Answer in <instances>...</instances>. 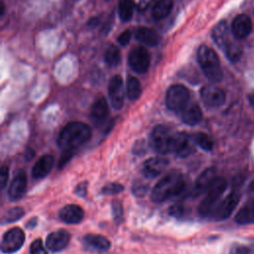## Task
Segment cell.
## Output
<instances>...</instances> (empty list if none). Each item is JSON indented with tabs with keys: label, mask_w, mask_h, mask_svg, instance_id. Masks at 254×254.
<instances>
[{
	"label": "cell",
	"mask_w": 254,
	"mask_h": 254,
	"mask_svg": "<svg viewBox=\"0 0 254 254\" xmlns=\"http://www.w3.org/2000/svg\"><path fill=\"white\" fill-rule=\"evenodd\" d=\"M25 214V211L22 207L20 206H16V207H12L10 208L4 215L3 219H4V222H14L16 220H19L23 215Z\"/></svg>",
	"instance_id": "32"
},
{
	"label": "cell",
	"mask_w": 254,
	"mask_h": 254,
	"mask_svg": "<svg viewBox=\"0 0 254 254\" xmlns=\"http://www.w3.org/2000/svg\"><path fill=\"white\" fill-rule=\"evenodd\" d=\"M27 190V177L26 174L21 171L11 182L8 188V196L11 200H19L21 199Z\"/></svg>",
	"instance_id": "16"
},
{
	"label": "cell",
	"mask_w": 254,
	"mask_h": 254,
	"mask_svg": "<svg viewBox=\"0 0 254 254\" xmlns=\"http://www.w3.org/2000/svg\"><path fill=\"white\" fill-rule=\"evenodd\" d=\"M108 95L111 105L114 109L119 110L124 103V84L120 75H114L110 78L108 83Z\"/></svg>",
	"instance_id": "11"
},
{
	"label": "cell",
	"mask_w": 254,
	"mask_h": 254,
	"mask_svg": "<svg viewBox=\"0 0 254 254\" xmlns=\"http://www.w3.org/2000/svg\"><path fill=\"white\" fill-rule=\"evenodd\" d=\"M135 38L138 42L149 47H155L159 45L161 41V36L154 29L148 27L137 28L135 31Z\"/></svg>",
	"instance_id": "23"
},
{
	"label": "cell",
	"mask_w": 254,
	"mask_h": 254,
	"mask_svg": "<svg viewBox=\"0 0 254 254\" xmlns=\"http://www.w3.org/2000/svg\"><path fill=\"white\" fill-rule=\"evenodd\" d=\"M249 101H250V103H251L252 105H254V95H251V96L249 97Z\"/></svg>",
	"instance_id": "46"
},
{
	"label": "cell",
	"mask_w": 254,
	"mask_h": 254,
	"mask_svg": "<svg viewBox=\"0 0 254 254\" xmlns=\"http://www.w3.org/2000/svg\"><path fill=\"white\" fill-rule=\"evenodd\" d=\"M128 64L130 67L138 72L144 73L150 66V54L143 46H138L131 50L128 56Z\"/></svg>",
	"instance_id": "8"
},
{
	"label": "cell",
	"mask_w": 254,
	"mask_h": 254,
	"mask_svg": "<svg viewBox=\"0 0 254 254\" xmlns=\"http://www.w3.org/2000/svg\"><path fill=\"white\" fill-rule=\"evenodd\" d=\"M4 10H5V6H4V3L3 2H1V15H3V13H4Z\"/></svg>",
	"instance_id": "45"
},
{
	"label": "cell",
	"mask_w": 254,
	"mask_h": 254,
	"mask_svg": "<svg viewBox=\"0 0 254 254\" xmlns=\"http://www.w3.org/2000/svg\"><path fill=\"white\" fill-rule=\"evenodd\" d=\"M8 178H9V169L6 166H3L1 168V172H0V184H1V189H4L7 185L8 182Z\"/></svg>",
	"instance_id": "41"
},
{
	"label": "cell",
	"mask_w": 254,
	"mask_h": 254,
	"mask_svg": "<svg viewBox=\"0 0 254 254\" xmlns=\"http://www.w3.org/2000/svg\"><path fill=\"white\" fill-rule=\"evenodd\" d=\"M148 191V185L142 181H135L132 185V192L137 197L144 196Z\"/></svg>",
	"instance_id": "35"
},
{
	"label": "cell",
	"mask_w": 254,
	"mask_h": 254,
	"mask_svg": "<svg viewBox=\"0 0 254 254\" xmlns=\"http://www.w3.org/2000/svg\"><path fill=\"white\" fill-rule=\"evenodd\" d=\"M216 179V171L214 168H207L205 169L196 179L193 192L195 195H199L200 193L206 191L213 181Z\"/></svg>",
	"instance_id": "21"
},
{
	"label": "cell",
	"mask_w": 254,
	"mask_h": 254,
	"mask_svg": "<svg viewBox=\"0 0 254 254\" xmlns=\"http://www.w3.org/2000/svg\"><path fill=\"white\" fill-rule=\"evenodd\" d=\"M26 155H27V158H28V159H31V158L34 157V152H33L32 150H28V152L26 153Z\"/></svg>",
	"instance_id": "44"
},
{
	"label": "cell",
	"mask_w": 254,
	"mask_h": 254,
	"mask_svg": "<svg viewBox=\"0 0 254 254\" xmlns=\"http://www.w3.org/2000/svg\"><path fill=\"white\" fill-rule=\"evenodd\" d=\"M227 188V181L224 178L216 177L209 189L206 190L205 197L201 200L198 206V213L201 216H208L217 201Z\"/></svg>",
	"instance_id": "4"
},
{
	"label": "cell",
	"mask_w": 254,
	"mask_h": 254,
	"mask_svg": "<svg viewBox=\"0 0 254 254\" xmlns=\"http://www.w3.org/2000/svg\"><path fill=\"white\" fill-rule=\"evenodd\" d=\"M134 13V3L132 0H119L118 2V15L121 21H129Z\"/></svg>",
	"instance_id": "28"
},
{
	"label": "cell",
	"mask_w": 254,
	"mask_h": 254,
	"mask_svg": "<svg viewBox=\"0 0 254 254\" xmlns=\"http://www.w3.org/2000/svg\"><path fill=\"white\" fill-rule=\"evenodd\" d=\"M229 254H254V244L235 243L230 248Z\"/></svg>",
	"instance_id": "33"
},
{
	"label": "cell",
	"mask_w": 254,
	"mask_h": 254,
	"mask_svg": "<svg viewBox=\"0 0 254 254\" xmlns=\"http://www.w3.org/2000/svg\"><path fill=\"white\" fill-rule=\"evenodd\" d=\"M70 239V234L68 231L60 229L51 232L46 239V246L49 250L53 252L61 251L66 247Z\"/></svg>",
	"instance_id": "14"
},
{
	"label": "cell",
	"mask_w": 254,
	"mask_h": 254,
	"mask_svg": "<svg viewBox=\"0 0 254 254\" xmlns=\"http://www.w3.org/2000/svg\"><path fill=\"white\" fill-rule=\"evenodd\" d=\"M112 215H113V218L114 220L117 222V223H120L121 220L123 219V206H122V203L118 200H114L112 202Z\"/></svg>",
	"instance_id": "36"
},
{
	"label": "cell",
	"mask_w": 254,
	"mask_h": 254,
	"mask_svg": "<svg viewBox=\"0 0 254 254\" xmlns=\"http://www.w3.org/2000/svg\"><path fill=\"white\" fill-rule=\"evenodd\" d=\"M30 254H48L41 239H36L30 246Z\"/></svg>",
	"instance_id": "38"
},
{
	"label": "cell",
	"mask_w": 254,
	"mask_h": 254,
	"mask_svg": "<svg viewBox=\"0 0 254 254\" xmlns=\"http://www.w3.org/2000/svg\"><path fill=\"white\" fill-rule=\"evenodd\" d=\"M198 64L204 75L212 82H219L223 78V72L216 53L209 47L201 45L196 53Z\"/></svg>",
	"instance_id": "3"
},
{
	"label": "cell",
	"mask_w": 254,
	"mask_h": 254,
	"mask_svg": "<svg viewBox=\"0 0 254 254\" xmlns=\"http://www.w3.org/2000/svg\"><path fill=\"white\" fill-rule=\"evenodd\" d=\"M190 91L183 84H174L166 93V105L175 112H181L188 105Z\"/></svg>",
	"instance_id": "6"
},
{
	"label": "cell",
	"mask_w": 254,
	"mask_h": 254,
	"mask_svg": "<svg viewBox=\"0 0 254 254\" xmlns=\"http://www.w3.org/2000/svg\"><path fill=\"white\" fill-rule=\"evenodd\" d=\"M173 138L174 134L168 127L164 125H158L151 132L150 146L158 153H170L172 152Z\"/></svg>",
	"instance_id": "5"
},
{
	"label": "cell",
	"mask_w": 254,
	"mask_h": 254,
	"mask_svg": "<svg viewBox=\"0 0 254 254\" xmlns=\"http://www.w3.org/2000/svg\"><path fill=\"white\" fill-rule=\"evenodd\" d=\"M174 6V0H159L152 9V16L156 20L167 17Z\"/></svg>",
	"instance_id": "26"
},
{
	"label": "cell",
	"mask_w": 254,
	"mask_h": 254,
	"mask_svg": "<svg viewBox=\"0 0 254 254\" xmlns=\"http://www.w3.org/2000/svg\"><path fill=\"white\" fill-rule=\"evenodd\" d=\"M75 150L76 149H67V150H64V153L59 161V164H58V167L59 169H62L64 168L69 161L70 159L73 157L74 153H75Z\"/></svg>",
	"instance_id": "37"
},
{
	"label": "cell",
	"mask_w": 254,
	"mask_h": 254,
	"mask_svg": "<svg viewBox=\"0 0 254 254\" xmlns=\"http://www.w3.org/2000/svg\"><path fill=\"white\" fill-rule=\"evenodd\" d=\"M169 162L163 157H153L146 160L142 167V174L147 179H154L161 175Z\"/></svg>",
	"instance_id": "13"
},
{
	"label": "cell",
	"mask_w": 254,
	"mask_h": 254,
	"mask_svg": "<svg viewBox=\"0 0 254 254\" xmlns=\"http://www.w3.org/2000/svg\"><path fill=\"white\" fill-rule=\"evenodd\" d=\"M252 31V23L246 14L237 15L231 24V32L236 39L247 38Z\"/></svg>",
	"instance_id": "15"
},
{
	"label": "cell",
	"mask_w": 254,
	"mask_h": 254,
	"mask_svg": "<svg viewBox=\"0 0 254 254\" xmlns=\"http://www.w3.org/2000/svg\"><path fill=\"white\" fill-rule=\"evenodd\" d=\"M130 39H131V32L129 30H125L119 35V37L117 38V41L121 46H126L129 44Z\"/></svg>",
	"instance_id": "40"
},
{
	"label": "cell",
	"mask_w": 254,
	"mask_h": 254,
	"mask_svg": "<svg viewBox=\"0 0 254 254\" xmlns=\"http://www.w3.org/2000/svg\"><path fill=\"white\" fill-rule=\"evenodd\" d=\"M192 142V138L189 134L185 132H178L174 134L172 152L178 157L186 158L193 152Z\"/></svg>",
	"instance_id": "12"
},
{
	"label": "cell",
	"mask_w": 254,
	"mask_h": 254,
	"mask_svg": "<svg viewBox=\"0 0 254 254\" xmlns=\"http://www.w3.org/2000/svg\"><path fill=\"white\" fill-rule=\"evenodd\" d=\"M82 241L86 249L98 253L108 251L111 246L110 241L99 234H87L83 237Z\"/></svg>",
	"instance_id": "17"
},
{
	"label": "cell",
	"mask_w": 254,
	"mask_h": 254,
	"mask_svg": "<svg viewBox=\"0 0 254 254\" xmlns=\"http://www.w3.org/2000/svg\"><path fill=\"white\" fill-rule=\"evenodd\" d=\"M91 137V130L88 125L82 122L73 121L67 123L61 131L58 138V145L63 150L76 149L87 142Z\"/></svg>",
	"instance_id": "1"
},
{
	"label": "cell",
	"mask_w": 254,
	"mask_h": 254,
	"mask_svg": "<svg viewBox=\"0 0 254 254\" xmlns=\"http://www.w3.org/2000/svg\"><path fill=\"white\" fill-rule=\"evenodd\" d=\"M54 157L52 155L42 156L34 165L32 169V176L34 179H43L48 176L54 167Z\"/></svg>",
	"instance_id": "22"
},
{
	"label": "cell",
	"mask_w": 254,
	"mask_h": 254,
	"mask_svg": "<svg viewBox=\"0 0 254 254\" xmlns=\"http://www.w3.org/2000/svg\"><path fill=\"white\" fill-rule=\"evenodd\" d=\"M37 225V217H33L32 219H30V221L27 223V227L28 228H34Z\"/></svg>",
	"instance_id": "43"
},
{
	"label": "cell",
	"mask_w": 254,
	"mask_h": 254,
	"mask_svg": "<svg viewBox=\"0 0 254 254\" xmlns=\"http://www.w3.org/2000/svg\"><path fill=\"white\" fill-rule=\"evenodd\" d=\"M185 207L182 204H174L169 209V213L175 217H182L185 215Z\"/></svg>",
	"instance_id": "39"
},
{
	"label": "cell",
	"mask_w": 254,
	"mask_h": 254,
	"mask_svg": "<svg viewBox=\"0 0 254 254\" xmlns=\"http://www.w3.org/2000/svg\"><path fill=\"white\" fill-rule=\"evenodd\" d=\"M105 62L109 66H117L121 61V54L116 46H110L104 56Z\"/></svg>",
	"instance_id": "30"
},
{
	"label": "cell",
	"mask_w": 254,
	"mask_h": 254,
	"mask_svg": "<svg viewBox=\"0 0 254 254\" xmlns=\"http://www.w3.org/2000/svg\"><path fill=\"white\" fill-rule=\"evenodd\" d=\"M211 37L216 46L224 51V49L231 43L227 23L225 21H220L217 23L216 26L212 29Z\"/></svg>",
	"instance_id": "20"
},
{
	"label": "cell",
	"mask_w": 254,
	"mask_h": 254,
	"mask_svg": "<svg viewBox=\"0 0 254 254\" xmlns=\"http://www.w3.org/2000/svg\"><path fill=\"white\" fill-rule=\"evenodd\" d=\"M240 199V195L236 190H232L228 195H226L220 202H218L209 216L214 220H223L226 219L233 212L237 206Z\"/></svg>",
	"instance_id": "7"
},
{
	"label": "cell",
	"mask_w": 254,
	"mask_h": 254,
	"mask_svg": "<svg viewBox=\"0 0 254 254\" xmlns=\"http://www.w3.org/2000/svg\"><path fill=\"white\" fill-rule=\"evenodd\" d=\"M74 192L76 195L80 196V197H84L87 193V183L86 182H81L79 183L74 190Z\"/></svg>",
	"instance_id": "42"
},
{
	"label": "cell",
	"mask_w": 254,
	"mask_h": 254,
	"mask_svg": "<svg viewBox=\"0 0 254 254\" xmlns=\"http://www.w3.org/2000/svg\"><path fill=\"white\" fill-rule=\"evenodd\" d=\"M200 98L206 107L216 108L224 103L225 93L215 85H204L200 89Z\"/></svg>",
	"instance_id": "10"
},
{
	"label": "cell",
	"mask_w": 254,
	"mask_h": 254,
	"mask_svg": "<svg viewBox=\"0 0 254 254\" xmlns=\"http://www.w3.org/2000/svg\"><path fill=\"white\" fill-rule=\"evenodd\" d=\"M184 188L185 182L182 174L172 171L155 185L151 192V198L154 202L160 203L179 194Z\"/></svg>",
	"instance_id": "2"
},
{
	"label": "cell",
	"mask_w": 254,
	"mask_h": 254,
	"mask_svg": "<svg viewBox=\"0 0 254 254\" xmlns=\"http://www.w3.org/2000/svg\"><path fill=\"white\" fill-rule=\"evenodd\" d=\"M126 91L130 100H137L142 93V86L139 79L135 76H129L126 83Z\"/></svg>",
	"instance_id": "27"
},
{
	"label": "cell",
	"mask_w": 254,
	"mask_h": 254,
	"mask_svg": "<svg viewBox=\"0 0 254 254\" xmlns=\"http://www.w3.org/2000/svg\"><path fill=\"white\" fill-rule=\"evenodd\" d=\"M192 141L194 144H196L198 147H200L204 151H211L213 148V141L211 138L205 134V133H195L191 136Z\"/></svg>",
	"instance_id": "29"
},
{
	"label": "cell",
	"mask_w": 254,
	"mask_h": 254,
	"mask_svg": "<svg viewBox=\"0 0 254 254\" xmlns=\"http://www.w3.org/2000/svg\"><path fill=\"white\" fill-rule=\"evenodd\" d=\"M123 190H124V187L122 185L117 184V183H109V184L103 186L101 192L105 195H110V194L119 193V192L123 191Z\"/></svg>",
	"instance_id": "34"
},
{
	"label": "cell",
	"mask_w": 254,
	"mask_h": 254,
	"mask_svg": "<svg viewBox=\"0 0 254 254\" xmlns=\"http://www.w3.org/2000/svg\"><path fill=\"white\" fill-rule=\"evenodd\" d=\"M235 221L241 225L254 223V197L249 199L238 210L235 215Z\"/></svg>",
	"instance_id": "25"
},
{
	"label": "cell",
	"mask_w": 254,
	"mask_h": 254,
	"mask_svg": "<svg viewBox=\"0 0 254 254\" xmlns=\"http://www.w3.org/2000/svg\"><path fill=\"white\" fill-rule=\"evenodd\" d=\"M60 218L65 223H79L84 217L83 209L76 204H66L60 210Z\"/></svg>",
	"instance_id": "19"
},
{
	"label": "cell",
	"mask_w": 254,
	"mask_h": 254,
	"mask_svg": "<svg viewBox=\"0 0 254 254\" xmlns=\"http://www.w3.org/2000/svg\"><path fill=\"white\" fill-rule=\"evenodd\" d=\"M109 113V107L106 99L104 97H99L94 101L91 111H90V119L95 126H100L104 123Z\"/></svg>",
	"instance_id": "18"
},
{
	"label": "cell",
	"mask_w": 254,
	"mask_h": 254,
	"mask_svg": "<svg viewBox=\"0 0 254 254\" xmlns=\"http://www.w3.org/2000/svg\"><path fill=\"white\" fill-rule=\"evenodd\" d=\"M25 234L24 231L19 227H14L8 230L1 242V250L3 253L12 254L18 251L24 244Z\"/></svg>",
	"instance_id": "9"
},
{
	"label": "cell",
	"mask_w": 254,
	"mask_h": 254,
	"mask_svg": "<svg viewBox=\"0 0 254 254\" xmlns=\"http://www.w3.org/2000/svg\"><path fill=\"white\" fill-rule=\"evenodd\" d=\"M202 112L196 103L188 104L182 111V120L188 125H195L200 122Z\"/></svg>",
	"instance_id": "24"
},
{
	"label": "cell",
	"mask_w": 254,
	"mask_h": 254,
	"mask_svg": "<svg viewBox=\"0 0 254 254\" xmlns=\"http://www.w3.org/2000/svg\"><path fill=\"white\" fill-rule=\"evenodd\" d=\"M224 54H225L226 58H227L230 62L235 63V62H237V61L241 58L242 50H241V47H240L239 44L234 43V42H231V43L224 49Z\"/></svg>",
	"instance_id": "31"
}]
</instances>
